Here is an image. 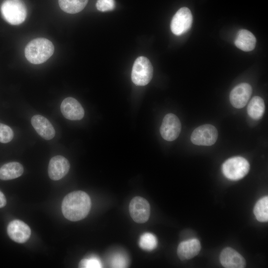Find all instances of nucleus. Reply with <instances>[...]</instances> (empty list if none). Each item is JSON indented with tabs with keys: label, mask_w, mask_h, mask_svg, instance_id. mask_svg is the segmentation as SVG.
<instances>
[{
	"label": "nucleus",
	"mask_w": 268,
	"mask_h": 268,
	"mask_svg": "<svg viewBox=\"0 0 268 268\" xmlns=\"http://www.w3.org/2000/svg\"><path fill=\"white\" fill-rule=\"evenodd\" d=\"M91 206V201L88 195L83 191H76L65 196L62 203V210L66 218L71 221H77L88 215Z\"/></svg>",
	"instance_id": "1"
},
{
	"label": "nucleus",
	"mask_w": 268,
	"mask_h": 268,
	"mask_svg": "<svg viewBox=\"0 0 268 268\" xmlns=\"http://www.w3.org/2000/svg\"><path fill=\"white\" fill-rule=\"evenodd\" d=\"M54 52V46L50 40L39 38L28 43L25 49V56L30 63L40 64L49 59Z\"/></svg>",
	"instance_id": "2"
},
{
	"label": "nucleus",
	"mask_w": 268,
	"mask_h": 268,
	"mask_svg": "<svg viewBox=\"0 0 268 268\" xmlns=\"http://www.w3.org/2000/svg\"><path fill=\"white\" fill-rule=\"evenodd\" d=\"M3 18L11 25H19L25 19L26 8L21 0H5L1 6Z\"/></svg>",
	"instance_id": "3"
},
{
	"label": "nucleus",
	"mask_w": 268,
	"mask_h": 268,
	"mask_svg": "<svg viewBox=\"0 0 268 268\" xmlns=\"http://www.w3.org/2000/svg\"><path fill=\"white\" fill-rule=\"evenodd\" d=\"M250 170V164L244 157L235 156L226 160L222 166V172L228 179L238 180L245 177Z\"/></svg>",
	"instance_id": "4"
},
{
	"label": "nucleus",
	"mask_w": 268,
	"mask_h": 268,
	"mask_svg": "<svg viewBox=\"0 0 268 268\" xmlns=\"http://www.w3.org/2000/svg\"><path fill=\"white\" fill-rule=\"evenodd\" d=\"M153 72V67L149 60L145 57H139L135 60L133 67L132 80L136 85H146L151 80Z\"/></svg>",
	"instance_id": "5"
},
{
	"label": "nucleus",
	"mask_w": 268,
	"mask_h": 268,
	"mask_svg": "<svg viewBox=\"0 0 268 268\" xmlns=\"http://www.w3.org/2000/svg\"><path fill=\"white\" fill-rule=\"evenodd\" d=\"M218 138V132L216 128L206 124L197 128L193 132L191 140L193 143L198 145L210 146L216 142Z\"/></svg>",
	"instance_id": "6"
},
{
	"label": "nucleus",
	"mask_w": 268,
	"mask_h": 268,
	"mask_svg": "<svg viewBox=\"0 0 268 268\" xmlns=\"http://www.w3.org/2000/svg\"><path fill=\"white\" fill-rule=\"evenodd\" d=\"M193 16L190 10L186 7L180 8L173 16L170 28L172 33L177 36L187 32L191 27Z\"/></svg>",
	"instance_id": "7"
},
{
	"label": "nucleus",
	"mask_w": 268,
	"mask_h": 268,
	"mask_svg": "<svg viewBox=\"0 0 268 268\" xmlns=\"http://www.w3.org/2000/svg\"><path fill=\"white\" fill-rule=\"evenodd\" d=\"M129 211L133 219L137 223L146 222L150 213V205L148 201L140 197H135L131 201Z\"/></svg>",
	"instance_id": "8"
},
{
	"label": "nucleus",
	"mask_w": 268,
	"mask_h": 268,
	"mask_svg": "<svg viewBox=\"0 0 268 268\" xmlns=\"http://www.w3.org/2000/svg\"><path fill=\"white\" fill-rule=\"evenodd\" d=\"M181 131V124L174 114L169 113L165 116L160 128L162 137L166 140L171 141L176 139Z\"/></svg>",
	"instance_id": "9"
},
{
	"label": "nucleus",
	"mask_w": 268,
	"mask_h": 268,
	"mask_svg": "<svg viewBox=\"0 0 268 268\" xmlns=\"http://www.w3.org/2000/svg\"><path fill=\"white\" fill-rule=\"evenodd\" d=\"M7 232L11 239L19 243L26 242L31 235L29 226L23 221L18 219L13 220L9 223Z\"/></svg>",
	"instance_id": "10"
},
{
	"label": "nucleus",
	"mask_w": 268,
	"mask_h": 268,
	"mask_svg": "<svg viewBox=\"0 0 268 268\" xmlns=\"http://www.w3.org/2000/svg\"><path fill=\"white\" fill-rule=\"evenodd\" d=\"M252 93L251 86L247 83H242L236 86L230 93V101L232 105L237 109L244 107Z\"/></svg>",
	"instance_id": "11"
},
{
	"label": "nucleus",
	"mask_w": 268,
	"mask_h": 268,
	"mask_svg": "<svg viewBox=\"0 0 268 268\" xmlns=\"http://www.w3.org/2000/svg\"><path fill=\"white\" fill-rule=\"evenodd\" d=\"M69 168L70 164L66 158L61 155L55 156L49 163V176L54 181L60 180L67 174Z\"/></svg>",
	"instance_id": "12"
},
{
	"label": "nucleus",
	"mask_w": 268,
	"mask_h": 268,
	"mask_svg": "<svg viewBox=\"0 0 268 268\" xmlns=\"http://www.w3.org/2000/svg\"><path fill=\"white\" fill-rule=\"evenodd\" d=\"M61 111L64 117L69 120H80L84 115L83 107L72 97H67L62 101Z\"/></svg>",
	"instance_id": "13"
},
{
	"label": "nucleus",
	"mask_w": 268,
	"mask_h": 268,
	"mask_svg": "<svg viewBox=\"0 0 268 268\" xmlns=\"http://www.w3.org/2000/svg\"><path fill=\"white\" fill-rule=\"evenodd\" d=\"M219 260L221 265L226 268H243L246 266L244 258L230 247L225 248L221 251Z\"/></svg>",
	"instance_id": "14"
},
{
	"label": "nucleus",
	"mask_w": 268,
	"mask_h": 268,
	"mask_svg": "<svg viewBox=\"0 0 268 268\" xmlns=\"http://www.w3.org/2000/svg\"><path fill=\"white\" fill-rule=\"evenodd\" d=\"M31 122L37 133L45 139L50 140L55 136V129L52 124L45 117L36 115L32 117Z\"/></svg>",
	"instance_id": "15"
},
{
	"label": "nucleus",
	"mask_w": 268,
	"mask_h": 268,
	"mask_svg": "<svg viewBox=\"0 0 268 268\" xmlns=\"http://www.w3.org/2000/svg\"><path fill=\"white\" fill-rule=\"evenodd\" d=\"M201 245L197 239H192L181 242L177 248V255L181 260L191 259L200 252Z\"/></svg>",
	"instance_id": "16"
},
{
	"label": "nucleus",
	"mask_w": 268,
	"mask_h": 268,
	"mask_svg": "<svg viewBox=\"0 0 268 268\" xmlns=\"http://www.w3.org/2000/svg\"><path fill=\"white\" fill-rule=\"evenodd\" d=\"M234 43L240 50L249 52L255 48L256 39L250 31L246 29H241L237 33Z\"/></svg>",
	"instance_id": "17"
},
{
	"label": "nucleus",
	"mask_w": 268,
	"mask_h": 268,
	"mask_svg": "<svg viewBox=\"0 0 268 268\" xmlns=\"http://www.w3.org/2000/svg\"><path fill=\"white\" fill-rule=\"evenodd\" d=\"M23 171V166L20 163L9 162L0 168V179L2 180L15 179L21 176Z\"/></svg>",
	"instance_id": "18"
},
{
	"label": "nucleus",
	"mask_w": 268,
	"mask_h": 268,
	"mask_svg": "<svg viewBox=\"0 0 268 268\" xmlns=\"http://www.w3.org/2000/svg\"><path fill=\"white\" fill-rule=\"evenodd\" d=\"M265 110V105L263 99L256 96L250 100L247 107L249 116L254 120H259L263 116Z\"/></svg>",
	"instance_id": "19"
},
{
	"label": "nucleus",
	"mask_w": 268,
	"mask_h": 268,
	"mask_svg": "<svg viewBox=\"0 0 268 268\" xmlns=\"http://www.w3.org/2000/svg\"><path fill=\"white\" fill-rule=\"evenodd\" d=\"M88 0H58L60 8L65 12L74 14L81 11Z\"/></svg>",
	"instance_id": "20"
},
{
	"label": "nucleus",
	"mask_w": 268,
	"mask_h": 268,
	"mask_svg": "<svg viewBox=\"0 0 268 268\" xmlns=\"http://www.w3.org/2000/svg\"><path fill=\"white\" fill-rule=\"evenodd\" d=\"M254 213L257 219L260 222L268 220V197L265 196L260 199L256 203Z\"/></svg>",
	"instance_id": "21"
},
{
	"label": "nucleus",
	"mask_w": 268,
	"mask_h": 268,
	"mask_svg": "<svg viewBox=\"0 0 268 268\" xmlns=\"http://www.w3.org/2000/svg\"><path fill=\"white\" fill-rule=\"evenodd\" d=\"M139 246L144 250L152 251L157 246V238L152 233H145L140 237Z\"/></svg>",
	"instance_id": "22"
},
{
	"label": "nucleus",
	"mask_w": 268,
	"mask_h": 268,
	"mask_svg": "<svg viewBox=\"0 0 268 268\" xmlns=\"http://www.w3.org/2000/svg\"><path fill=\"white\" fill-rule=\"evenodd\" d=\"M78 266L81 268H100L103 267V265L99 258L93 256L81 260Z\"/></svg>",
	"instance_id": "23"
},
{
	"label": "nucleus",
	"mask_w": 268,
	"mask_h": 268,
	"mask_svg": "<svg viewBox=\"0 0 268 268\" xmlns=\"http://www.w3.org/2000/svg\"><path fill=\"white\" fill-rule=\"evenodd\" d=\"M110 263L113 268H126L129 264L126 255L121 253L113 255Z\"/></svg>",
	"instance_id": "24"
},
{
	"label": "nucleus",
	"mask_w": 268,
	"mask_h": 268,
	"mask_svg": "<svg viewBox=\"0 0 268 268\" xmlns=\"http://www.w3.org/2000/svg\"><path fill=\"white\" fill-rule=\"evenodd\" d=\"M13 132L8 126L0 123V142L7 143L10 142L13 137Z\"/></svg>",
	"instance_id": "25"
},
{
	"label": "nucleus",
	"mask_w": 268,
	"mask_h": 268,
	"mask_svg": "<svg viewBox=\"0 0 268 268\" xmlns=\"http://www.w3.org/2000/svg\"><path fill=\"white\" fill-rule=\"evenodd\" d=\"M96 7L100 11H110L114 9L115 1V0H97Z\"/></svg>",
	"instance_id": "26"
},
{
	"label": "nucleus",
	"mask_w": 268,
	"mask_h": 268,
	"mask_svg": "<svg viewBox=\"0 0 268 268\" xmlns=\"http://www.w3.org/2000/svg\"><path fill=\"white\" fill-rule=\"evenodd\" d=\"M6 204V200L4 194L0 191V208L4 207Z\"/></svg>",
	"instance_id": "27"
}]
</instances>
